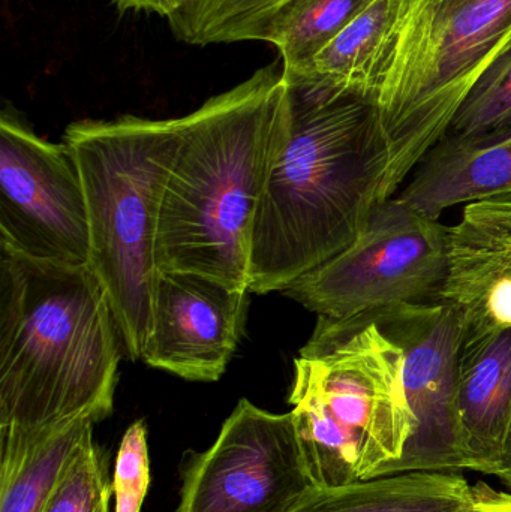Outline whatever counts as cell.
<instances>
[{
  "mask_svg": "<svg viewBox=\"0 0 511 512\" xmlns=\"http://www.w3.org/2000/svg\"><path fill=\"white\" fill-rule=\"evenodd\" d=\"M287 83L281 131L252 236L249 291L255 294L282 292L341 254L387 200L389 152L374 105Z\"/></svg>",
  "mask_w": 511,
  "mask_h": 512,
  "instance_id": "1",
  "label": "cell"
},
{
  "mask_svg": "<svg viewBox=\"0 0 511 512\" xmlns=\"http://www.w3.org/2000/svg\"><path fill=\"white\" fill-rule=\"evenodd\" d=\"M278 63L180 117L156 236L159 271H188L251 288L252 236L284 117Z\"/></svg>",
  "mask_w": 511,
  "mask_h": 512,
  "instance_id": "2",
  "label": "cell"
},
{
  "mask_svg": "<svg viewBox=\"0 0 511 512\" xmlns=\"http://www.w3.org/2000/svg\"><path fill=\"white\" fill-rule=\"evenodd\" d=\"M119 337L90 265L35 261L0 246V427L105 420Z\"/></svg>",
  "mask_w": 511,
  "mask_h": 512,
  "instance_id": "3",
  "label": "cell"
},
{
  "mask_svg": "<svg viewBox=\"0 0 511 512\" xmlns=\"http://www.w3.org/2000/svg\"><path fill=\"white\" fill-rule=\"evenodd\" d=\"M288 402L303 469L318 489L386 477L413 436L401 349L371 315L318 316L294 360Z\"/></svg>",
  "mask_w": 511,
  "mask_h": 512,
  "instance_id": "4",
  "label": "cell"
},
{
  "mask_svg": "<svg viewBox=\"0 0 511 512\" xmlns=\"http://www.w3.org/2000/svg\"><path fill=\"white\" fill-rule=\"evenodd\" d=\"M86 195L90 268L113 310L131 360L143 357L159 268L156 236L180 146L179 119L122 116L66 128Z\"/></svg>",
  "mask_w": 511,
  "mask_h": 512,
  "instance_id": "5",
  "label": "cell"
},
{
  "mask_svg": "<svg viewBox=\"0 0 511 512\" xmlns=\"http://www.w3.org/2000/svg\"><path fill=\"white\" fill-rule=\"evenodd\" d=\"M511 44V0H399L375 98L389 152L386 198L447 134L470 90Z\"/></svg>",
  "mask_w": 511,
  "mask_h": 512,
  "instance_id": "6",
  "label": "cell"
},
{
  "mask_svg": "<svg viewBox=\"0 0 511 512\" xmlns=\"http://www.w3.org/2000/svg\"><path fill=\"white\" fill-rule=\"evenodd\" d=\"M449 228L399 198L375 207L359 239L284 289L318 316L347 319L440 300Z\"/></svg>",
  "mask_w": 511,
  "mask_h": 512,
  "instance_id": "7",
  "label": "cell"
},
{
  "mask_svg": "<svg viewBox=\"0 0 511 512\" xmlns=\"http://www.w3.org/2000/svg\"><path fill=\"white\" fill-rule=\"evenodd\" d=\"M0 246L50 264L90 262L89 215L74 155L9 110L0 116Z\"/></svg>",
  "mask_w": 511,
  "mask_h": 512,
  "instance_id": "8",
  "label": "cell"
},
{
  "mask_svg": "<svg viewBox=\"0 0 511 512\" xmlns=\"http://www.w3.org/2000/svg\"><path fill=\"white\" fill-rule=\"evenodd\" d=\"M312 487L290 412L242 399L212 447L186 454L174 512H288Z\"/></svg>",
  "mask_w": 511,
  "mask_h": 512,
  "instance_id": "9",
  "label": "cell"
},
{
  "mask_svg": "<svg viewBox=\"0 0 511 512\" xmlns=\"http://www.w3.org/2000/svg\"><path fill=\"white\" fill-rule=\"evenodd\" d=\"M402 352V387L413 436L387 475L464 469L458 418L464 315L447 301L401 304L366 313Z\"/></svg>",
  "mask_w": 511,
  "mask_h": 512,
  "instance_id": "10",
  "label": "cell"
},
{
  "mask_svg": "<svg viewBox=\"0 0 511 512\" xmlns=\"http://www.w3.org/2000/svg\"><path fill=\"white\" fill-rule=\"evenodd\" d=\"M246 295L203 274L159 271L141 360L186 381H218L242 334Z\"/></svg>",
  "mask_w": 511,
  "mask_h": 512,
  "instance_id": "11",
  "label": "cell"
},
{
  "mask_svg": "<svg viewBox=\"0 0 511 512\" xmlns=\"http://www.w3.org/2000/svg\"><path fill=\"white\" fill-rule=\"evenodd\" d=\"M440 300L461 310L465 330L511 327V198L468 204L449 228Z\"/></svg>",
  "mask_w": 511,
  "mask_h": 512,
  "instance_id": "12",
  "label": "cell"
},
{
  "mask_svg": "<svg viewBox=\"0 0 511 512\" xmlns=\"http://www.w3.org/2000/svg\"><path fill=\"white\" fill-rule=\"evenodd\" d=\"M458 418L464 469L492 475L511 420V327L464 328Z\"/></svg>",
  "mask_w": 511,
  "mask_h": 512,
  "instance_id": "13",
  "label": "cell"
},
{
  "mask_svg": "<svg viewBox=\"0 0 511 512\" xmlns=\"http://www.w3.org/2000/svg\"><path fill=\"white\" fill-rule=\"evenodd\" d=\"M399 200L432 219L462 203L511 198V126L447 134L417 165Z\"/></svg>",
  "mask_w": 511,
  "mask_h": 512,
  "instance_id": "14",
  "label": "cell"
},
{
  "mask_svg": "<svg viewBox=\"0 0 511 512\" xmlns=\"http://www.w3.org/2000/svg\"><path fill=\"white\" fill-rule=\"evenodd\" d=\"M399 0H375L332 39L302 72L285 75L327 98L365 99L374 105L386 71Z\"/></svg>",
  "mask_w": 511,
  "mask_h": 512,
  "instance_id": "15",
  "label": "cell"
},
{
  "mask_svg": "<svg viewBox=\"0 0 511 512\" xmlns=\"http://www.w3.org/2000/svg\"><path fill=\"white\" fill-rule=\"evenodd\" d=\"M89 415L42 427H0V512H42L95 427Z\"/></svg>",
  "mask_w": 511,
  "mask_h": 512,
  "instance_id": "16",
  "label": "cell"
},
{
  "mask_svg": "<svg viewBox=\"0 0 511 512\" xmlns=\"http://www.w3.org/2000/svg\"><path fill=\"white\" fill-rule=\"evenodd\" d=\"M288 512H473V486L456 472H405L312 487Z\"/></svg>",
  "mask_w": 511,
  "mask_h": 512,
  "instance_id": "17",
  "label": "cell"
},
{
  "mask_svg": "<svg viewBox=\"0 0 511 512\" xmlns=\"http://www.w3.org/2000/svg\"><path fill=\"white\" fill-rule=\"evenodd\" d=\"M294 0H203L167 18L177 39L191 45L267 41Z\"/></svg>",
  "mask_w": 511,
  "mask_h": 512,
  "instance_id": "18",
  "label": "cell"
},
{
  "mask_svg": "<svg viewBox=\"0 0 511 512\" xmlns=\"http://www.w3.org/2000/svg\"><path fill=\"white\" fill-rule=\"evenodd\" d=\"M375 0H294L270 30L285 75L302 72L311 60Z\"/></svg>",
  "mask_w": 511,
  "mask_h": 512,
  "instance_id": "19",
  "label": "cell"
},
{
  "mask_svg": "<svg viewBox=\"0 0 511 512\" xmlns=\"http://www.w3.org/2000/svg\"><path fill=\"white\" fill-rule=\"evenodd\" d=\"M111 498L105 456L90 432L42 512H110Z\"/></svg>",
  "mask_w": 511,
  "mask_h": 512,
  "instance_id": "20",
  "label": "cell"
},
{
  "mask_svg": "<svg viewBox=\"0 0 511 512\" xmlns=\"http://www.w3.org/2000/svg\"><path fill=\"white\" fill-rule=\"evenodd\" d=\"M511 126V44L474 84L450 126V134H479Z\"/></svg>",
  "mask_w": 511,
  "mask_h": 512,
  "instance_id": "21",
  "label": "cell"
},
{
  "mask_svg": "<svg viewBox=\"0 0 511 512\" xmlns=\"http://www.w3.org/2000/svg\"><path fill=\"white\" fill-rule=\"evenodd\" d=\"M150 486L149 444L143 420L128 427L114 463V512H141Z\"/></svg>",
  "mask_w": 511,
  "mask_h": 512,
  "instance_id": "22",
  "label": "cell"
},
{
  "mask_svg": "<svg viewBox=\"0 0 511 512\" xmlns=\"http://www.w3.org/2000/svg\"><path fill=\"white\" fill-rule=\"evenodd\" d=\"M473 512H511V493L479 481L473 486Z\"/></svg>",
  "mask_w": 511,
  "mask_h": 512,
  "instance_id": "23",
  "label": "cell"
},
{
  "mask_svg": "<svg viewBox=\"0 0 511 512\" xmlns=\"http://www.w3.org/2000/svg\"><path fill=\"white\" fill-rule=\"evenodd\" d=\"M188 0H113L120 12H152L168 18L179 11Z\"/></svg>",
  "mask_w": 511,
  "mask_h": 512,
  "instance_id": "24",
  "label": "cell"
},
{
  "mask_svg": "<svg viewBox=\"0 0 511 512\" xmlns=\"http://www.w3.org/2000/svg\"><path fill=\"white\" fill-rule=\"evenodd\" d=\"M492 477H497L504 489L511 493V420L507 430L506 442H504L503 454L492 471Z\"/></svg>",
  "mask_w": 511,
  "mask_h": 512,
  "instance_id": "25",
  "label": "cell"
},
{
  "mask_svg": "<svg viewBox=\"0 0 511 512\" xmlns=\"http://www.w3.org/2000/svg\"><path fill=\"white\" fill-rule=\"evenodd\" d=\"M201 2H203V0H188V2H186L185 5H183L182 8L179 9V11H183V9L192 8V6L198 5V3Z\"/></svg>",
  "mask_w": 511,
  "mask_h": 512,
  "instance_id": "26",
  "label": "cell"
}]
</instances>
